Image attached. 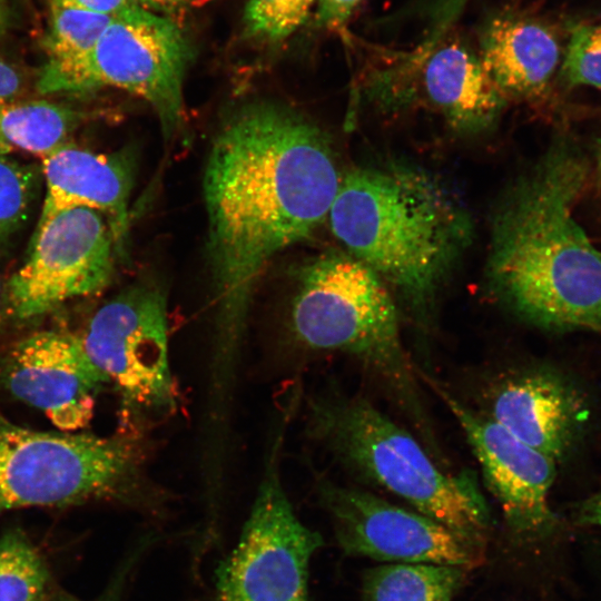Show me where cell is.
Segmentation results:
<instances>
[{
    "label": "cell",
    "mask_w": 601,
    "mask_h": 601,
    "mask_svg": "<svg viewBox=\"0 0 601 601\" xmlns=\"http://www.w3.org/2000/svg\"><path fill=\"white\" fill-rule=\"evenodd\" d=\"M341 178L326 135L284 105L248 104L218 130L204 174L214 294L211 393H234L258 280L277 254L324 223Z\"/></svg>",
    "instance_id": "cell-1"
},
{
    "label": "cell",
    "mask_w": 601,
    "mask_h": 601,
    "mask_svg": "<svg viewBox=\"0 0 601 601\" xmlns=\"http://www.w3.org/2000/svg\"><path fill=\"white\" fill-rule=\"evenodd\" d=\"M589 171L579 147L560 138L510 187L493 216L492 288L543 329L601 334V253L574 217Z\"/></svg>",
    "instance_id": "cell-2"
},
{
    "label": "cell",
    "mask_w": 601,
    "mask_h": 601,
    "mask_svg": "<svg viewBox=\"0 0 601 601\" xmlns=\"http://www.w3.org/2000/svg\"><path fill=\"white\" fill-rule=\"evenodd\" d=\"M328 218L348 255L418 309L433 298L473 230L469 213L442 183L394 162L342 175Z\"/></svg>",
    "instance_id": "cell-3"
},
{
    "label": "cell",
    "mask_w": 601,
    "mask_h": 601,
    "mask_svg": "<svg viewBox=\"0 0 601 601\" xmlns=\"http://www.w3.org/2000/svg\"><path fill=\"white\" fill-rule=\"evenodd\" d=\"M142 441L136 430L49 433L0 417V514L93 500L159 514L167 495L146 473Z\"/></svg>",
    "instance_id": "cell-4"
},
{
    "label": "cell",
    "mask_w": 601,
    "mask_h": 601,
    "mask_svg": "<svg viewBox=\"0 0 601 601\" xmlns=\"http://www.w3.org/2000/svg\"><path fill=\"white\" fill-rule=\"evenodd\" d=\"M309 432L346 466L479 545L489 508L469 472L440 469L417 440L363 397L309 403Z\"/></svg>",
    "instance_id": "cell-5"
},
{
    "label": "cell",
    "mask_w": 601,
    "mask_h": 601,
    "mask_svg": "<svg viewBox=\"0 0 601 601\" xmlns=\"http://www.w3.org/2000/svg\"><path fill=\"white\" fill-rule=\"evenodd\" d=\"M288 324L303 346L353 355L406 397L414 392L395 302L378 275L351 255L329 253L300 268Z\"/></svg>",
    "instance_id": "cell-6"
},
{
    "label": "cell",
    "mask_w": 601,
    "mask_h": 601,
    "mask_svg": "<svg viewBox=\"0 0 601 601\" xmlns=\"http://www.w3.org/2000/svg\"><path fill=\"white\" fill-rule=\"evenodd\" d=\"M168 333L164 290L140 280L102 304L81 335L89 357L117 388L129 430L177 408Z\"/></svg>",
    "instance_id": "cell-7"
},
{
    "label": "cell",
    "mask_w": 601,
    "mask_h": 601,
    "mask_svg": "<svg viewBox=\"0 0 601 601\" xmlns=\"http://www.w3.org/2000/svg\"><path fill=\"white\" fill-rule=\"evenodd\" d=\"M285 417L239 538L215 572L209 601H309V563L322 536L297 518L279 473Z\"/></svg>",
    "instance_id": "cell-8"
},
{
    "label": "cell",
    "mask_w": 601,
    "mask_h": 601,
    "mask_svg": "<svg viewBox=\"0 0 601 601\" xmlns=\"http://www.w3.org/2000/svg\"><path fill=\"white\" fill-rule=\"evenodd\" d=\"M191 58L176 21L134 6L112 17L61 93L114 87L138 96L155 111L164 138L171 140L186 128L183 86Z\"/></svg>",
    "instance_id": "cell-9"
},
{
    "label": "cell",
    "mask_w": 601,
    "mask_h": 601,
    "mask_svg": "<svg viewBox=\"0 0 601 601\" xmlns=\"http://www.w3.org/2000/svg\"><path fill=\"white\" fill-rule=\"evenodd\" d=\"M117 253L109 221L98 210L66 209L38 224L29 255L4 290L10 315L33 319L102 292L112 280Z\"/></svg>",
    "instance_id": "cell-10"
},
{
    "label": "cell",
    "mask_w": 601,
    "mask_h": 601,
    "mask_svg": "<svg viewBox=\"0 0 601 601\" xmlns=\"http://www.w3.org/2000/svg\"><path fill=\"white\" fill-rule=\"evenodd\" d=\"M318 493L332 516L337 541L348 554L463 569L481 560L479 545L421 513L329 482H321Z\"/></svg>",
    "instance_id": "cell-11"
},
{
    "label": "cell",
    "mask_w": 601,
    "mask_h": 601,
    "mask_svg": "<svg viewBox=\"0 0 601 601\" xmlns=\"http://www.w3.org/2000/svg\"><path fill=\"white\" fill-rule=\"evenodd\" d=\"M428 382L464 432L509 525L530 538L552 533L559 523L549 504L556 462Z\"/></svg>",
    "instance_id": "cell-12"
},
{
    "label": "cell",
    "mask_w": 601,
    "mask_h": 601,
    "mask_svg": "<svg viewBox=\"0 0 601 601\" xmlns=\"http://www.w3.org/2000/svg\"><path fill=\"white\" fill-rule=\"evenodd\" d=\"M1 381L62 432L83 428L98 394L110 384L89 357L81 336L61 331L36 332L18 342L3 362Z\"/></svg>",
    "instance_id": "cell-13"
},
{
    "label": "cell",
    "mask_w": 601,
    "mask_h": 601,
    "mask_svg": "<svg viewBox=\"0 0 601 601\" xmlns=\"http://www.w3.org/2000/svg\"><path fill=\"white\" fill-rule=\"evenodd\" d=\"M486 416L554 462L578 443L587 418L584 403L559 375L531 370L496 382Z\"/></svg>",
    "instance_id": "cell-14"
},
{
    "label": "cell",
    "mask_w": 601,
    "mask_h": 601,
    "mask_svg": "<svg viewBox=\"0 0 601 601\" xmlns=\"http://www.w3.org/2000/svg\"><path fill=\"white\" fill-rule=\"evenodd\" d=\"M41 169L46 196L38 224L66 209L98 210L108 219L121 254L134 184L131 156L125 150L99 154L68 140L42 158Z\"/></svg>",
    "instance_id": "cell-15"
},
{
    "label": "cell",
    "mask_w": 601,
    "mask_h": 601,
    "mask_svg": "<svg viewBox=\"0 0 601 601\" xmlns=\"http://www.w3.org/2000/svg\"><path fill=\"white\" fill-rule=\"evenodd\" d=\"M401 65L418 80L426 102L453 129L487 128L506 100L495 88L477 56L447 33L401 56Z\"/></svg>",
    "instance_id": "cell-16"
},
{
    "label": "cell",
    "mask_w": 601,
    "mask_h": 601,
    "mask_svg": "<svg viewBox=\"0 0 601 601\" xmlns=\"http://www.w3.org/2000/svg\"><path fill=\"white\" fill-rule=\"evenodd\" d=\"M479 59L505 100L529 101L546 92L560 65L561 47L543 20L503 12L483 26Z\"/></svg>",
    "instance_id": "cell-17"
},
{
    "label": "cell",
    "mask_w": 601,
    "mask_h": 601,
    "mask_svg": "<svg viewBox=\"0 0 601 601\" xmlns=\"http://www.w3.org/2000/svg\"><path fill=\"white\" fill-rule=\"evenodd\" d=\"M43 48L48 56L36 86L45 95L61 93L86 62L112 17L49 2Z\"/></svg>",
    "instance_id": "cell-18"
},
{
    "label": "cell",
    "mask_w": 601,
    "mask_h": 601,
    "mask_svg": "<svg viewBox=\"0 0 601 601\" xmlns=\"http://www.w3.org/2000/svg\"><path fill=\"white\" fill-rule=\"evenodd\" d=\"M83 114L46 99L0 101V154L28 152L45 158L68 141Z\"/></svg>",
    "instance_id": "cell-19"
},
{
    "label": "cell",
    "mask_w": 601,
    "mask_h": 601,
    "mask_svg": "<svg viewBox=\"0 0 601 601\" xmlns=\"http://www.w3.org/2000/svg\"><path fill=\"white\" fill-rule=\"evenodd\" d=\"M464 569L433 563H395L370 570L363 601H451Z\"/></svg>",
    "instance_id": "cell-20"
},
{
    "label": "cell",
    "mask_w": 601,
    "mask_h": 601,
    "mask_svg": "<svg viewBox=\"0 0 601 601\" xmlns=\"http://www.w3.org/2000/svg\"><path fill=\"white\" fill-rule=\"evenodd\" d=\"M48 571L41 555L23 532L8 530L0 536V601H42Z\"/></svg>",
    "instance_id": "cell-21"
},
{
    "label": "cell",
    "mask_w": 601,
    "mask_h": 601,
    "mask_svg": "<svg viewBox=\"0 0 601 601\" xmlns=\"http://www.w3.org/2000/svg\"><path fill=\"white\" fill-rule=\"evenodd\" d=\"M39 183L38 168L0 154V246L29 219Z\"/></svg>",
    "instance_id": "cell-22"
},
{
    "label": "cell",
    "mask_w": 601,
    "mask_h": 601,
    "mask_svg": "<svg viewBox=\"0 0 601 601\" xmlns=\"http://www.w3.org/2000/svg\"><path fill=\"white\" fill-rule=\"evenodd\" d=\"M315 0H248L244 23L250 37L282 41L307 20Z\"/></svg>",
    "instance_id": "cell-23"
},
{
    "label": "cell",
    "mask_w": 601,
    "mask_h": 601,
    "mask_svg": "<svg viewBox=\"0 0 601 601\" xmlns=\"http://www.w3.org/2000/svg\"><path fill=\"white\" fill-rule=\"evenodd\" d=\"M561 76L568 85L601 90V21L581 23L572 29Z\"/></svg>",
    "instance_id": "cell-24"
},
{
    "label": "cell",
    "mask_w": 601,
    "mask_h": 601,
    "mask_svg": "<svg viewBox=\"0 0 601 601\" xmlns=\"http://www.w3.org/2000/svg\"><path fill=\"white\" fill-rule=\"evenodd\" d=\"M470 0H430L427 14L430 38H440L449 32Z\"/></svg>",
    "instance_id": "cell-25"
},
{
    "label": "cell",
    "mask_w": 601,
    "mask_h": 601,
    "mask_svg": "<svg viewBox=\"0 0 601 601\" xmlns=\"http://www.w3.org/2000/svg\"><path fill=\"white\" fill-rule=\"evenodd\" d=\"M361 0H318L316 21L327 29L342 28Z\"/></svg>",
    "instance_id": "cell-26"
},
{
    "label": "cell",
    "mask_w": 601,
    "mask_h": 601,
    "mask_svg": "<svg viewBox=\"0 0 601 601\" xmlns=\"http://www.w3.org/2000/svg\"><path fill=\"white\" fill-rule=\"evenodd\" d=\"M49 2L66 4L109 17H116L137 6L132 0H49Z\"/></svg>",
    "instance_id": "cell-27"
},
{
    "label": "cell",
    "mask_w": 601,
    "mask_h": 601,
    "mask_svg": "<svg viewBox=\"0 0 601 601\" xmlns=\"http://www.w3.org/2000/svg\"><path fill=\"white\" fill-rule=\"evenodd\" d=\"M138 7L178 21L194 0H132Z\"/></svg>",
    "instance_id": "cell-28"
},
{
    "label": "cell",
    "mask_w": 601,
    "mask_h": 601,
    "mask_svg": "<svg viewBox=\"0 0 601 601\" xmlns=\"http://www.w3.org/2000/svg\"><path fill=\"white\" fill-rule=\"evenodd\" d=\"M23 79L20 72L0 59V101L19 99L23 91Z\"/></svg>",
    "instance_id": "cell-29"
},
{
    "label": "cell",
    "mask_w": 601,
    "mask_h": 601,
    "mask_svg": "<svg viewBox=\"0 0 601 601\" xmlns=\"http://www.w3.org/2000/svg\"><path fill=\"white\" fill-rule=\"evenodd\" d=\"M577 521L583 525L601 528V490L580 504Z\"/></svg>",
    "instance_id": "cell-30"
},
{
    "label": "cell",
    "mask_w": 601,
    "mask_h": 601,
    "mask_svg": "<svg viewBox=\"0 0 601 601\" xmlns=\"http://www.w3.org/2000/svg\"><path fill=\"white\" fill-rule=\"evenodd\" d=\"M10 9L6 0H0V35L6 32L10 24Z\"/></svg>",
    "instance_id": "cell-31"
},
{
    "label": "cell",
    "mask_w": 601,
    "mask_h": 601,
    "mask_svg": "<svg viewBox=\"0 0 601 601\" xmlns=\"http://www.w3.org/2000/svg\"><path fill=\"white\" fill-rule=\"evenodd\" d=\"M117 592L118 591L114 590L111 593L106 594L105 597H102L101 599H99L97 601H118L117 600ZM51 601H81V600H78V599H76L73 597H69V595H60L57 599L51 600Z\"/></svg>",
    "instance_id": "cell-32"
},
{
    "label": "cell",
    "mask_w": 601,
    "mask_h": 601,
    "mask_svg": "<svg viewBox=\"0 0 601 601\" xmlns=\"http://www.w3.org/2000/svg\"><path fill=\"white\" fill-rule=\"evenodd\" d=\"M594 158H595L597 174H598L599 179L601 180V135L597 139Z\"/></svg>",
    "instance_id": "cell-33"
},
{
    "label": "cell",
    "mask_w": 601,
    "mask_h": 601,
    "mask_svg": "<svg viewBox=\"0 0 601 601\" xmlns=\"http://www.w3.org/2000/svg\"><path fill=\"white\" fill-rule=\"evenodd\" d=\"M3 293H4V292H3V289H2V284H1V280H0V299H1L2 295H4Z\"/></svg>",
    "instance_id": "cell-34"
}]
</instances>
